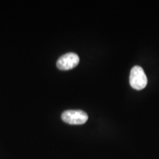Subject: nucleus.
Returning <instances> with one entry per match:
<instances>
[{"label":"nucleus","mask_w":159,"mask_h":159,"mask_svg":"<svg viewBox=\"0 0 159 159\" xmlns=\"http://www.w3.org/2000/svg\"><path fill=\"white\" fill-rule=\"evenodd\" d=\"M80 62L79 56L73 52L63 55L57 61V67L61 70H69L76 67Z\"/></svg>","instance_id":"3"},{"label":"nucleus","mask_w":159,"mask_h":159,"mask_svg":"<svg viewBox=\"0 0 159 159\" xmlns=\"http://www.w3.org/2000/svg\"><path fill=\"white\" fill-rule=\"evenodd\" d=\"M130 84L136 90H142L148 84V78L141 66H135L130 74Z\"/></svg>","instance_id":"1"},{"label":"nucleus","mask_w":159,"mask_h":159,"mask_svg":"<svg viewBox=\"0 0 159 159\" xmlns=\"http://www.w3.org/2000/svg\"><path fill=\"white\" fill-rule=\"evenodd\" d=\"M63 122L69 125H83L87 122L89 116L84 111L81 110H67L61 115Z\"/></svg>","instance_id":"2"}]
</instances>
